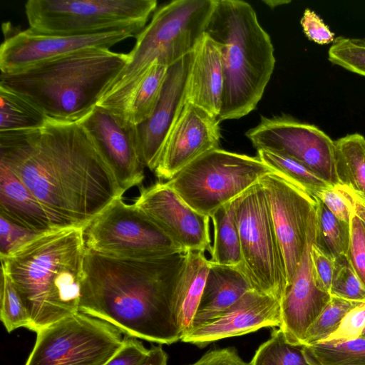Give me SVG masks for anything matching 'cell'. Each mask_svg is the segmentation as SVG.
<instances>
[{
    "label": "cell",
    "instance_id": "c3c4849f",
    "mask_svg": "<svg viewBox=\"0 0 365 365\" xmlns=\"http://www.w3.org/2000/svg\"><path fill=\"white\" fill-rule=\"evenodd\" d=\"M364 334H365V329H364Z\"/></svg>",
    "mask_w": 365,
    "mask_h": 365
},
{
    "label": "cell",
    "instance_id": "7a4b0ae2",
    "mask_svg": "<svg viewBox=\"0 0 365 365\" xmlns=\"http://www.w3.org/2000/svg\"><path fill=\"white\" fill-rule=\"evenodd\" d=\"M185 256L121 258L87 249L78 312L125 336L168 345L181 340L175 295Z\"/></svg>",
    "mask_w": 365,
    "mask_h": 365
},
{
    "label": "cell",
    "instance_id": "74e56055",
    "mask_svg": "<svg viewBox=\"0 0 365 365\" xmlns=\"http://www.w3.org/2000/svg\"><path fill=\"white\" fill-rule=\"evenodd\" d=\"M365 329V302L350 309L343 317L336 329L319 342L337 344L356 339Z\"/></svg>",
    "mask_w": 365,
    "mask_h": 365
},
{
    "label": "cell",
    "instance_id": "30bf717a",
    "mask_svg": "<svg viewBox=\"0 0 365 365\" xmlns=\"http://www.w3.org/2000/svg\"><path fill=\"white\" fill-rule=\"evenodd\" d=\"M36 334L25 365H104L125 337L112 324L80 312Z\"/></svg>",
    "mask_w": 365,
    "mask_h": 365
},
{
    "label": "cell",
    "instance_id": "f6af8a7d",
    "mask_svg": "<svg viewBox=\"0 0 365 365\" xmlns=\"http://www.w3.org/2000/svg\"><path fill=\"white\" fill-rule=\"evenodd\" d=\"M336 187H338L349 200L353 212L365 225V200L345 185H336Z\"/></svg>",
    "mask_w": 365,
    "mask_h": 365
},
{
    "label": "cell",
    "instance_id": "60d3db41",
    "mask_svg": "<svg viewBox=\"0 0 365 365\" xmlns=\"http://www.w3.org/2000/svg\"><path fill=\"white\" fill-rule=\"evenodd\" d=\"M300 24L307 38L319 45L333 43L335 34L322 19L313 10L307 8L301 18Z\"/></svg>",
    "mask_w": 365,
    "mask_h": 365
},
{
    "label": "cell",
    "instance_id": "277c9868",
    "mask_svg": "<svg viewBox=\"0 0 365 365\" xmlns=\"http://www.w3.org/2000/svg\"><path fill=\"white\" fill-rule=\"evenodd\" d=\"M128 61V53L91 47L1 73L0 86L30 100L48 119L78 123L97 106Z\"/></svg>",
    "mask_w": 365,
    "mask_h": 365
},
{
    "label": "cell",
    "instance_id": "ee69618b",
    "mask_svg": "<svg viewBox=\"0 0 365 365\" xmlns=\"http://www.w3.org/2000/svg\"><path fill=\"white\" fill-rule=\"evenodd\" d=\"M187 365H250L234 347L212 349Z\"/></svg>",
    "mask_w": 365,
    "mask_h": 365
},
{
    "label": "cell",
    "instance_id": "f35d334b",
    "mask_svg": "<svg viewBox=\"0 0 365 365\" xmlns=\"http://www.w3.org/2000/svg\"><path fill=\"white\" fill-rule=\"evenodd\" d=\"M350 238L346 257L365 285V225L353 212L350 222Z\"/></svg>",
    "mask_w": 365,
    "mask_h": 365
},
{
    "label": "cell",
    "instance_id": "e0dca14e",
    "mask_svg": "<svg viewBox=\"0 0 365 365\" xmlns=\"http://www.w3.org/2000/svg\"><path fill=\"white\" fill-rule=\"evenodd\" d=\"M218 118L185 102L166 138L154 170L160 180L171 179L203 154L220 148Z\"/></svg>",
    "mask_w": 365,
    "mask_h": 365
},
{
    "label": "cell",
    "instance_id": "8992f818",
    "mask_svg": "<svg viewBox=\"0 0 365 365\" xmlns=\"http://www.w3.org/2000/svg\"><path fill=\"white\" fill-rule=\"evenodd\" d=\"M215 0H175L160 7L136 36L128 61L98 106L123 125L134 92L151 65L170 66L192 53L205 33Z\"/></svg>",
    "mask_w": 365,
    "mask_h": 365
},
{
    "label": "cell",
    "instance_id": "4fadbf2b",
    "mask_svg": "<svg viewBox=\"0 0 365 365\" xmlns=\"http://www.w3.org/2000/svg\"><path fill=\"white\" fill-rule=\"evenodd\" d=\"M259 182L284 255L288 285L305 250L309 228L316 216L317 198L274 172Z\"/></svg>",
    "mask_w": 365,
    "mask_h": 365
},
{
    "label": "cell",
    "instance_id": "9c48e42d",
    "mask_svg": "<svg viewBox=\"0 0 365 365\" xmlns=\"http://www.w3.org/2000/svg\"><path fill=\"white\" fill-rule=\"evenodd\" d=\"M235 217L242 258L238 267L253 290L281 302L287 286L285 262L259 182L239 197Z\"/></svg>",
    "mask_w": 365,
    "mask_h": 365
},
{
    "label": "cell",
    "instance_id": "2e32d148",
    "mask_svg": "<svg viewBox=\"0 0 365 365\" xmlns=\"http://www.w3.org/2000/svg\"><path fill=\"white\" fill-rule=\"evenodd\" d=\"M78 123L109 166L122 194L142 183L145 166L138 150L135 125L120 124L98 106Z\"/></svg>",
    "mask_w": 365,
    "mask_h": 365
},
{
    "label": "cell",
    "instance_id": "ab89813d",
    "mask_svg": "<svg viewBox=\"0 0 365 365\" xmlns=\"http://www.w3.org/2000/svg\"><path fill=\"white\" fill-rule=\"evenodd\" d=\"M311 259L312 272L317 287L321 290L330 294L336 267V259L323 250L315 238L311 246Z\"/></svg>",
    "mask_w": 365,
    "mask_h": 365
},
{
    "label": "cell",
    "instance_id": "b9f144b4",
    "mask_svg": "<svg viewBox=\"0 0 365 365\" xmlns=\"http://www.w3.org/2000/svg\"><path fill=\"white\" fill-rule=\"evenodd\" d=\"M149 351L137 338L125 336L121 347L104 365H140Z\"/></svg>",
    "mask_w": 365,
    "mask_h": 365
},
{
    "label": "cell",
    "instance_id": "3957f363",
    "mask_svg": "<svg viewBox=\"0 0 365 365\" xmlns=\"http://www.w3.org/2000/svg\"><path fill=\"white\" fill-rule=\"evenodd\" d=\"M86 250L83 228H61L1 259L29 314V330L78 312Z\"/></svg>",
    "mask_w": 365,
    "mask_h": 365
},
{
    "label": "cell",
    "instance_id": "7402d4cb",
    "mask_svg": "<svg viewBox=\"0 0 365 365\" xmlns=\"http://www.w3.org/2000/svg\"><path fill=\"white\" fill-rule=\"evenodd\" d=\"M210 263L205 284L191 329L215 319L245 294L252 290L248 279L238 266Z\"/></svg>",
    "mask_w": 365,
    "mask_h": 365
},
{
    "label": "cell",
    "instance_id": "9a60e30c",
    "mask_svg": "<svg viewBox=\"0 0 365 365\" xmlns=\"http://www.w3.org/2000/svg\"><path fill=\"white\" fill-rule=\"evenodd\" d=\"M181 250H210V219L190 207L166 182L143 187L133 202Z\"/></svg>",
    "mask_w": 365,
    "mask_h": 365
},
{
    "label": "cell",
    "instance_id": "e575fe53",
    "mask_svg": "<svg viewBox=\"0 0 365 365\" xmlns=\"http://www.w3.org/2000/svg\"><path fill=\"white\" fill-rule=\"evenodd\" d=\"M328 59L332 64L365 77V39L335 38L329 48Z\"/></svg>",
    "mask_w": 365,
    "mask_h": 365
},
{
    "label": "cell",
    "instance_id": "f546056e",
    "mask_svg": "<svg viewBox=\"0 0 365 365\" xmlns=\"http://www.w3.org/2000/svg\"><path fill=\"white\" fill-rule=\"evenodd\" d=\"M309 365H365V334L346 341L302 346Z\"/></svg>",
    "mask_w": 365,
    "mask_h": 365
},
{
    "label": "cell",
    "instance_id": "d6a6232c",
    "mask_svg": "<svg viewBox=\"0 0 365 365\" xmlns=\"http://www.w3.org/2000/svg\"><path fill=\"white\" fill-rule=\"evenodd\" d=\"M0 318L8 332L24 327L30 329L27 310L11 279L1 268L0 289Z\"/></svg>",
    "mask_w": 365,
    "mask_h": 365
},
{
    "label": "cell",
    "instance_id": "d4e9b609",
    "mask_svg": "<svg viewBox=\"0 0 365 365\" xmlns=\"http://www.w3.org/2000/svg\"><path fill=\"white\" fill-rule=\"evenodd\" d=\"M48 118L24 96L0 86V136L30 134L41 130Z\"/></svg>",
    "mask_w": 365,
    "mask_h": 365
},
{
    "label": "cell",
    "instance_id": "6da1fadb",
    "mask_svg": "<svg viewBox=\"0 0 365 365\" xmlns=\"http://www.w3.org/2000/svg\"><path fill=\"white\" fill-rule=\"evenodd\" d=\"M0 163L33 193L55 229L83 228L123 195L109 166L78 122L48 119L38 131L0 136Z\"/></svg>",
    "mask_w": 365,
    "mask_h": 365
},
{
    "label": "cell",
    "instance_id": "4316f807",
    "mask_svg": "<svg viewBox=\"0 0 365 365\" xmlns=\"http://www.w3.org/2000/svg\"><path fill=\"white\" fill-rule=\"evenodd\" d=\"M335 158L340 185L365 200V137L354 133L335 140Z\"/></svg>",
    "mask_w": 365,
    "mask_h": 365
},
{
    "label": "cell",
    "instance_id": "8fae6325",
    "mask_svg": "<svg viewBox=\"0 0 365 365\" xmlns=\"http://www.w3.org/2000/svg\"><path fill=\"white\" fill-rule=\"evenodd\" d=\"M86 248L121 258H153L184 252L134 204L114 199L83 227Z\"/></svg>",
    "mask_w": 365,
    "mask_h": 365
},
{
    "label": "cell",
    "instance_id": "7dc6e473",
    "mask_svg": "<svg viewBox=\"0 0 365 365\" xmlns=\"http://www.w3.org/2000/svg\"><path fill=\"white\" fill-rule=\"evenodd\" d=\"M264 2L270 8H274L278 6L289 4V3H290V1L277 0V1H264Z\"/></svg>",
    "mask_w": 365,
    "mask_h": 365
},
{
    "label": "cell",
    "instance_id": "f1b7e54d",
    "mask_svg": "<svg viewBox=\"0 0 365 365\" xmlns=\"http://www.w3.org/2000/svg\"><path fill=\"white\" fill-rule=\"evenodd\" d=\"M257 156L274 173L314 197L320 190L331 186L309 168L288 155L261 149Z\"/></svg>",
    "mask_w": 365,
    "mask_h": 365
},
{
    "label": "cell",
    "instance_id": "836d02e7",
    "mask_svg": "<svg viewBox=\"0 0 365 365\" xmlns=\"http://www.w3.org/2000/svg\"><path fill=\"white\" fill-rule=\"evenodd\" d=\"M360 303L331 295L327 305L308 329L302 346L317 343L327 337L336 329L344 315Z\"/></svg>",
    "mask_w": 365,
    "mask_h": 365
},
{
    "label": "cell",
    "instance_id": "52a82bcc",
    "mask_svg": "<svg viewBox=\"0 0 365 365\" xmlns=\"http://www.w3.org/2000/svg\"><path fill=\"white\" fill-rule=\"evenodd\" d=\"M272 172L257 156L218 148L197 158L166 183L190 207L210 217Z\"/></svg>",
    "mask_w": 365,
    "mask_h": 365
},
{
    "label": "cell",
    "instance_id": "5bb4252c",
    "mask_svg": "<svg viewBox=\"0 0 365 365\" xmlns=\"http://www.w3.org/2000/svg\"><path fill=\"white\" fill-rule=\"evenodd\" d=\"M140 27L87 35L40 34L28 28L7 37L0 47L1 73H12L39 63L91 47L109 48L130 37Z\"/></svg>",
    "mask_w": 365,
    "mask_h": 365
},
{
    "label": "cell",
    "instance_id": "44dd1931",
    "mask_svg": "<svg viewBox=\"0 0 365 365\" xmlns=\"http://www.w3.org/2000/svg\"><path fill=\"white\" fill-rule=\"evenodd\" d=\"M224 76L216 43L205 33L193 51L187 76L185 102L218 118L221 111Z\"/></svg>",
    "mask_w": 365,
    "mask_h": 365
},
{
    "label": "cell",
    "instance_id": "83f0119b",
    "mask_svg": "<svg viewBox=\"0 0 365 365\" xmlns=\"http://www.w3.org/2000/svg\"><path fill=\"white\" fill-rule=\"evenodd\" d=\"M168 66L155 61L137 87L129 104L127 119L137 125L148 120L160 98Z\"/></svg>",
    "mask_w": 365,
    "mask_h": 365
},
{
    "label": "cell",
    "instance_id": "4dcf8cb0",
    "mask_svg": "<svg viewBox=\"0 0 365 365\" xmlns=\"http://www.w3.org/2000/svg\"><path fill=\"white\" fill-rule=\"evenodd\" d=\"M317 201V242L335 259L346 257L350 238L349 223L336 217L319 200Z\"/></svg>",
    "mask_w": 365,
    "mask_h": 365
},
{
    "label": "cell",
    "instance_id": "ac0fdd59",
    "mask_svg": "<svg viewBox=\"0 0 365 365\" xmlns=\"http://www.w3.org/2000/svg\"><path fill=\"white\" fill-rule=\"evenodd\" d=\"M316 235L315 216L309 228L307 242L300 263L280 302L281 324L279 329L285 339L296 346H302L308 329L331 299L329 293L317 287L312 272L311 246Z\"/></svg>",
    "mask_w": 365,
    "mask_h": 365
},
{
    "label": "cell",
    "instance_id": "bcb514c9",
    "mask_svg": "<svg viewBox=\"0 0 365 365\" xmlns=\"http://www.w3.org/2000/svg\"><path fill=\"white\" fill-rule=\"evenodd\" d=\"M168 359V354L161 346H153L140 365H167Z\"/></svg>",
    "mask_w": 365,
    "mask_h": 365
},
{
    "label": "cell",
    "instance_id": "5b68a950",
    "mask_svg": "<svg viewBox=\"0 0 365 365\" xmlns=\"http://www.w3.org/2000/svg\"><path fill=\"white\" fill-rule=\"evenodd\" d=\"M205 34L221 55L224 87L218 119H239L255 109L271 78L275 58L270 36L252 6L240 0H215Z\"/></svg>",
    "mask_w": 365,
    "mask_h": 365
},
{
    "label": "cell",
    "instance_id": "484cf974",
    "mask_svg": "<svg viewBox=\"0 0 365 365\" xmlns=\"http://www.w3.org/2000/svg\"><path fill=\"white\" fill-rule=\"evenodd\" d=\"M239 197L221 206L210 217L214 229V242L209 259L212 263L226 266L241 264L240 242L235 217Z\"/></svg>",
    "mask_w": 365,
    "mask_h": 365
},
{
    "label": "cell",
    "instance_id": "7bdbcfd3",
    "mask_svg": "<svg viewBox=\"0 0 365 365\" xmlns=\"http://www.w3.org/2000/svg\"><path fill=\"white\" fill-rule=\"evenodd\" d=\"M327 208L339 219L349 223L352 207L349 200L336 186L320 190L316 195Z\"/></svg>",
    "mask_w": 365,
    "mask_h": 365
},
{
    "label": "cell",
    "instance_id": "d590c367",
    "mask_svg": "<svg viewBox=\"0 0 365 365\" xmlns=\"http://www.w3.org/2000/svg\"><path fill=\"white\" fill-rule=\"evenodd\" d=\"M330 294L352 302H365V285L346 257L336 259Z\"/></svg>",
    "mask_w": 365,
    "mask_h": 365
},
{
    "label": "cell",
    "instance_id": "ffe728a7",
    "mask_svg": "<svg viewBox=\"0 0 365 365\" xmlns=\"http://www.w3.org/2000/svg\"><path fill=\"white\" fill-rule=\"evenodd\" d=\"M193 51L168 66L160 98L152 115L136 126L138 150L145 167L154 171L168 133L185 103Z\"/></svg>",
    "mask_w": 365,
    "mask_h": 365
},
{
    "label": "cell",
    "instance_id": "1f68e13d",
    "mask_svg": "<svg viewBox=\"0 0 365 365\" xmlns=\"http://www.w3.org/2000/svg\"><path fill=\"white\" fill-rule=\"evenodd\" d=\"M250 365H309L302 346L289 344L279 329L273 328L270 338L255 351Z\"/></svg>",
    "mask_w": 365,
    "mask_h": 365
},
{
    "label": "cell",
    "instance_id": "cb8c5ba5",
    "mask_svg": "<svg viewBox=\"0 0 365 365\" xmlns=\"http://www.w3.org/2000/svg\"><path fill=\"white\" fill-rule=\"evenodd\" d=\"M210 260L201 251H187L175 295V308L183 336L192 327L210 268Z\"/></svg>",
    "mask_w": 365,
    "mask_h": 365
},
{
    "label": "cell",
    "instance_id": "603a6c76",
    "mask_svg": "<svg viewBox=\"0 0 365 365\" xmlns=\"http://www.w3.org/2000/svg\"><path fill=\"white\" fill-rule=\"evenodd\" d=\"M0 215L38 233L55 230L48 215L33 193L2 163H0Z\"/></svg>",
    "mask_w": 365,
    "mask_h": 365
},
{
    "label": "cell",
    "instance_id": "8d00e7d4",
    "mask_svg": "<svg viewBox=\"0 0 365 365\" xmlns=\"http://www.w3.org/2000/svg\"><path fill=\"white\" fill-rule=\"evenodd\" d=\"M43 233L17 224L0 215V256L5 258Z\"/></svg>",
    "mask_w": 365,
    "mask_h": 365
},
{
    "label": "cell",
    "instance_id": "7c38bea8",
    "mask_svg": "<svg viewBox=\"0 0 365 365\" xmlns=\"http://www.w3.org/2000/svg\"><path fill=\"white\" fill-rule=\"evenodd\" d=\"M258 150L288 155L313 170L330 185H340L335 158V140L315 125L288 115L262 116L245 133Z\"/></svg>",
    "mask_w": 365,
    "mask_h": 365
},
{
    "label": "cell",
    "instance_id": "d6986e66",
    "mask_svg": "<svg viewBox=\"0 0 365 365\" xmlns=\"http://www.w3.org/2000/svg\"><path fill=\"white\" fill-rule=\"evenodd\" d=\"M280 302L250 290L215 319L192 328L181 341L205 347L216 341L244 335L264 327H279Z\"/></svg>",
    "mask_w": 365,
    "mask_h": 365
},
{
    "label": "cell",
    "instance_id": "ba28073f",
    "mask_svg": "<svg viewBox=\"0 0 365 365\" xmlns=\"http://www.w3.org/2000/svg\"><path fill=\"white\" fill-rule=\"evenodd\" d=\"M156 0H29V29L40 34L87 35L144 29Z\"/></svg>",
    "mask_w": 365,
    "mask_h": 365
}]
</instances>
